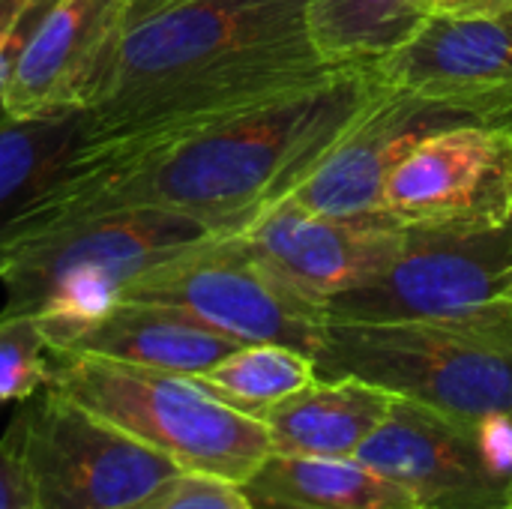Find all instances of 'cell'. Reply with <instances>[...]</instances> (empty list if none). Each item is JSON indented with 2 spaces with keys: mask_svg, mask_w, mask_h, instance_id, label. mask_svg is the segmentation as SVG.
<instances>
[{
  "mask_svg": "<svg viewBox=\"0 0 512 509\" xmlns=\"http://www.w3.org/2000/svg\"><path fill=\"white\" fill-rule=\"evenodd\" d=\"M120 300L183 312L237 345H288L315 357L327 315L261 267L237 237L207 243L147 270Z\"/></svg>",
  "mask_w": 512,
  "mask_h": 509,
  "instance_id": "6",
  "label": "cell"
},
{
  "mask_svg": "<svg viewBox=\"0 0 512 509\" xmlns=\"http://www.w3.org/2000/svg\"><path fill=\"white\" fill-rule=\"evenodd\" d=\"M240 489L255 509H420L360 459L270 453Z\"/></svg>",
  "mask_w": 512,
  "mask_h": 509,
  "instance_id": "18",
  "label": "cell"
},
{
  "mask_svg": "<svg viewBox=\"0 0 512 509\" xmlns=\"http://www.w3.org/2000/svg\"><path fill=\"white\" fill-rule=\"evenodd\" d=\"M234 348H240L234 339L207 330L177 309L120 300L57 351H78L192 378L216 366Z\"/></svg>",
  "mask_w": 512,
  "mask_h": 509,
  "instance_id": "17",
  "label": "cell"
},
{
  "mask_svg": "<svg viewBox=\"0 0 512 509\" xmlns=\"http://www.w3.org/2000/svg\"><path fill=\"white\" fill-rule=\"evenodd\" d=\"M357 459L405 489L420 509H512L501 426H477L396 399Z\"/></svg>",
  "mask_w": 512,
  "mask_h": 509,
  "instance_id": "9",
  "label": "cell"
},
{
  "mask_svg": "<svg viewBox=\"0 0 512 509\" xmlns=\"http://www.w3.org/2000/svg\"><path fill=\"white\" fill-rule=\"evenodd\" d=\"M84 114L0 123V267L51 213L63 183L81 168Z\"/></svg>",
  "mask_w": 512,
  "mask_h": 509,
  "instance_id": "15",
  "label": "cell"
},
{
  "mask_svg": "<svg viewBox=\"0 0 512 509\" xmlns=\"http://www.w3.org/2000/svg\"><path fill=\"white\" fill-rule=\"evenodd\" d=\"M512 300V219L477 234L408 231L375 276L336 294L327 321L456 318Z\"/></svg>",
  "mask_w": 512,
  "mask_h": 509,
  "instance_id": "7",
  "label": "cell"
},
{
  "mask_svg": "<svg viewBox=\"0 0 512 509\" xmlns=\"http://www.w3.org/2000/svg\"><path fill=\"white\" fill-rule=\"evenodd\" d=\"M396 396L360 378H315L273 405L261 423L279 456L357 459L390 414Z\"/></svg>",
  "mask_w": 512,
  "mask_h": 509,
  "instance_id": "16",
  "label": "cell"
},
{
  "mask_svg": "<svg viewBox=\"0 0 512 509\" xmlns=\"http://www.w3.org/2000/svg\"><path fill=\"white\" fill-rule=\"evenodd\" d=\"M453 123H465V117L381 84L291 198L312 213L336 219L384 216L381 198L390 171L423 138Z\"/></svg>",
  "mask_w": 512,
  "mask_h": 509,
  "instance_id": "14",
  "label": "cell"
},
{
  "mask_svg": "<svg viewBox=\"0 0 512 509\" xmlns=\"http://www.w3.org/2000/svg\"><path fill=\"white\" fill-rule=\"evenodd\" d=\"M51 345L33 318L0 321V405L27 402L48 387Z\"/></svg>",
  "mask_w": 512,
  "mask_h": 509,
  "instance_id": "21",
  "label": "cell"
},
{
  "mask_svg": "<svg viewBox=\"0 0 512 509\" xmlns=\"http://www.w3.org/2000/svg\"><path fill=\"white\" fill-rule=\"evenodd\" d=\"M126 30V0H54L9 75V120L90 111L108 87Z\"/></svg>",
  "mask_w": 512,
  "mask_h": 509,
  "instance_id": "12",
  "label": "cell"
},
{
  "mask_svg": "<svg viewBox=\"0 0 512 509\" xmlns=\"http://www.w3.org/2000/svg\"><path fill=\"white\" fill-rule=\"evenodd\" d=\"M512 12V0H432V15L450 18H486Z\"/></svg>",
  "mask_w": 512,
  "mask_h": 509,
  "instance_id": "25",
  "label": "cell"
},
{
  "mask_svg": "<svg viewBox=\"0 0 512 509\" xmlns=\"http://www.w3.org/2000/svg\"><path fill=\"white\" fill-rule=\"evenodd\" d=\"M501 432H504V441H507V456H510V474H512V411L507 414V420L501 423Z\"/></svg>",
  "mask_w": 512,
  "mask_h": 509,
  "instance_id": "27",
  "label": "cell"
},
{
  "mask_svg": "<svg viewBox=\"0 0 512 509\" xmlns=\"http://www.w3.org/2000/svg\"><path fill=\"white\" fill-rule=\"evenodd\" d=\"M186 3H195V0H126V24L135 27L138 21H147L159 12H168Z\"/></svg>",
  "mask_w": 512,
  "mask_h": 509,
  "instance_id": "26",
  "label": "cell"
},
{
  "mask_svg": "<svg viewBox=\"0 0 512 509\" xmlns=\"http://www.w3.org/2000/svg\"><path fill=\"white\" fill-rule=\"evenodd\" d=\"M381 207L408 231L504 228L512 219V135L468 120L432 132L390 171Z\"/></svg>",
  "mask_w": 512,
  "mask_h": 509,
  "instance_id": "10",
  "label": "cell"
},
{
  "mask_svg": "<svg viewBox=\"0 0 512 509\" xmlns=\"http://www.w3.org/2000/svg\"><path fill=\"white\" fill-rule=\"evenodd\" d=\"M333 69L306 0H195L126 30L108 87L84 111L81 165L279 99Z\"/></svg>",
  "mask_w": 512,
  "mask_h": 509,
  "instance_id": "2",
  "label": "cell"
},
{
  "mask_svg": "<svg viewBox=\"0 0 512 509\" xmlns=\"http://www.w3.org/2000/svg\"><path fill=\"white\" fill-rule=\"evenodd\" d=\"M369 69L393 90L512 135V12L429 15L411 39Z\"/></svg>",
  "mask_w": 512,
  "mask_h": 509,
  "instance_id": "11",
  "label": "cell"
},
{
  "mask_svg": "<svg viewBox=\"0 0 512 509\" xmlns=\"http://www.w3.org/2000/svg\"><path fill=\"white\" fill-rule=\"evenodd\" d=\"M378 90L369 66H339L279 99L87 162L63 183L45 225L159 207L234 237L315 171Z\"/></svg>",
  "mask_w": 512,
  "mask_h": 509,
  "instance_id": "1",
  "label": "cell"
},
{
  "mask_svg": "<svg viewBox=\"0 0 512 509\" xmlns=\"http://www.w3.org/2000/svg\"><path fill=\"white\" fill-rule=\"evenodd\" d=\"M0 509H36L21 411H15L6 432L0 435Z\"/></svg>",
  "mask_w": 512,
  "mask_h": 509,
  "instance_id": "23",
  "label": "cell"
},
{
  "mask_svg": "<svg viewBox=\"0 0 512 509\" xmlns=\"http://www.w3.org/2000/svg\"><path fill=\"white\" fill-rule=\"evenodd\" d=\"M192 378L219 402L261 420L273 405L312 384L318 372L309 354L288 345L258 342L234 348L216 366Z\"/></svg>",
  "mask_w": 512,
  "mask_h": 509,
  "instance_id": "20",
  "label": "cell"
},
{
  "mask_svg": "<svg viewBox=\"0 0 512 509\" xmlns=\"http://www.w3.org/2000/svg\"><path fill=\"white\" fill-rule=\"evenodd\" d=\"M201 222L159 210L120 207L57 219L21 240L0 267V321L33 318L51 348H63L147 270L207 243Z\"/></svg>",
  "mask_w": 512,
  "mask_h": 509,
  "instance_id": "3",
  "label": "cell"
},
{
  "mask_svg": "<svg viewBox=\"0 0 512 509\" xmlns=\"http://www.w3.org/2000/svg\"><path fill=\"white\" fill-rule=\"evenodd\" d=\"M36 509H129L180 468L45 387L18 405Z\"/></svg>",
  "mask_w": 512,
  "mask_h": 509,
  "instance_id": "8",
  "label": "cell"
},
{
  "mask_svg": "<svg viewBox=\"0 0 512 509\" xmlns=\"http://www.w3.org/2000/svg\"><path fill=\"white\" fill-rule=\"evenodd\" d=\"M48 387L108 426L195 471L243 486L273 453L267 426L195 378L51 348Z\"/></svg>",
  "mask_w": 512,
  "mask_h": 509,
  "instance_id": "5",
  "label": "cell"
},
{
  "mask_svg": "<svg viewBox=\"0 0 512 509\" xmlns=\"http://www.w3.org/2000/svg\"><path fill=\"white\" fill-rule=\"evenodd\" d=\"M234 237L279 282L324 309L336 294L360 285L396 258L408 228L390 216H321L288 195Z\"/></svg>",
  "mask_w": 512,
  "mask_h": 509,
  "instance_id": "13",
  "label": "cell"
},
{
  "mask_svg": "<svg viewBox=\"0 0 512 509\" xmlns=\"http://www.w3.org/2000/svg\"><path fill=\"white\" fill-rule=\"evenodd\" d=\"M318 378H360L441 414L501 426L512 411V300L456 318L327 321Z\"/></svg>",
  "mask_w": 512,
  "mask_h": 509,
  "instance_id": "4",
  "label": "cell"
},
{
  "mask_svg": "<svg viewBox=\"0 0 512 509\" xmlns=\"http://www.w3.org/2000/svg\"><path fill=\"white\" fill-rule=\"evenodd\" d=\"M51 3L54 0H0V123L9 120L6 105H3L9 75L18 63V54L30 30L36 27V21Z\"/></svg>",
  "mask_w": 512,
  "mask_h": 509,
  "instance_id": "24",
  "label": "cell"
},
{
  "mask_svg": "<svg viewBox=\"0 0 512 509\" xmlns=\"http://www.w3.org/2000/svg\"><path fill=\"white\" fill-rule=\"evenodd\" d=\"M129 509H255L237 483L180 471Z\"/></svg>",
  "mask_w": 512,
  "mask_h": 509,
  "instance_id": "22",
  "label": "cell"
},
{
  "mask_svg": "<svg viewBox=\"0 0 512 509\" xmlns=\"http://www.w3.org/2000/svg\"><path fill=\"white\" fill-rule=\"evenodd\" d=\"M432 15V0H306L312 45L330 66H372Z\"/></svg>",
  "mask_w": 512,
  "mask_h": 509,
  "instance_id": "19",
  "label": "cell"
}]
</instances>
